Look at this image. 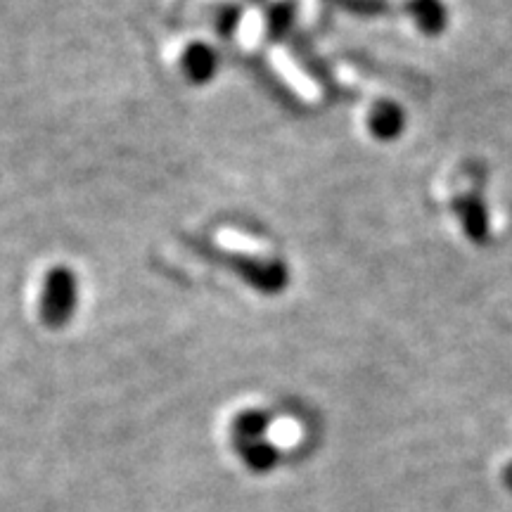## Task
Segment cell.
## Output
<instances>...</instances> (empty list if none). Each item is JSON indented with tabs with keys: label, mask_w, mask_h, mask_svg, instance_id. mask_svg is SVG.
Masks as SVG:
<instances>
[{
	"label": "cell",
	"mask_w": 512,
	"mask_h": 512,
	"mask_svg": "<svg viewBox=\"0 0 512 512\" xmlns=\"http://www.w3.org/2000/svg\"><path fill=\"white\" fill-rule=\"evenodd\" d=\"M79 304V280L72 268H50L43 280L41 292V320L50 330H62L69 323Z\"/></svg>",
	"instance_id": "6da1fadb"
},
{
	"label": "cell",
	"mask_w": 512,
	"mask_h": 512,
	"mask_svg": "<svg viewBox=\"0 0 512 512\" xmlns=\"http://www.w3.org/2000/svg\"><path fill=\"white\" fill-rule=\"evenodd\" d=\"M235 268L242 278L247 280L249 285L256 287L264 294H278L287 287V268L280 264V261H264V259H252V256H240V259H233Z\"/></svg>",
	"instance_id": "7a4b0ae2"
},
{
	"label": "cell",
	"mask_w": 512,
	"mask_h": 512,
	"mask_svg": "<svg viewBox=\"0 0 512 512\" xmlns=\"http://www.w3.org/2000/svg\"><path fill=\"white\" fill-rule=\"evenodd\" d=\"M453 211H456L460 226H463L465 235L472 242H484L489 238V211H486L482 197L475 195V192L460 195L453 202Z\"/></svg>",
	"instance_id": "3957f363"
},
{
	"label": "cell",
	"mask_w": 512,
	"mask_h": 512,
	"mask_svg": "<svg viewBox=\"0 0 512 512\" xmlns=\"http://www.w3.org/2000/svg\"><path fill=\"white\" fill-rule=\"evenodd\" d=\"M181 67H183L185 79L195 83V86H204V83H209L216 76V69H219V55H216V50L207 46V43L202 41L190 43V46L183 50Z\"/></svg>",
	"instance_id": "277c9868"
},
{
	"label": "cell",
	"mask_w": 512,
	"mask_h": 512,
	"mask_svg": "<svg viewBox=\"0 0 512 512\" xmlns=\"http://www.w3.org/2000/svg\"><path fill=\"white\" fill-rule=\"evenodd\" d=\"M401 10L425 36H441L448 27V8L444 0H406Z\"/></svg>",
	"instance_id": "5b68a950"
},
{
	"label": "cell",
	"mask_w": 512,
	"mask_h": 512,
	"mask_svg": "<svg viewBox=\"0 0 512 512\" xmlns=\"http://www.w3.org/2000/svg\"><path fill=\"white\" fill-rule=\"evenodd\" d=\"M368 128L373 138L382 140V143H392L406 128V114L396 102L382 100L370 110L368 114Z\"/></svg>",
	"instance_id": "8992f818"
},
{
	"label": "cell",
	"mask_w": 512,
	"mask_h": 512,
	"mask_svg": "<svg viewBox=\"0 0 512 512\" xmlns=\"http://www.w3.org/2000/svg\"><path fill=\"white\" fill-rule=\"evenodd\" d=\"M299 3L297 0H275L266 12V34L273 41H283L292 34L294 24H297Z\"/></svg>",
	"instance_id": "52a82bcc"
},
{
	"label": "cell",
	"mask_w": 512,
	"mask_h": 512,
	"mask_svg": "<svg viewBox=\"0 0 512 512\" xmlns=\"http://www.w3.org/2000/svg\"><path fill=\"white\" fill-rule=\"evenodd\" d=\"M268 430V415L264 411H245L240 413L233 422L235 439L240 444H249V441H259Z\"/></svg>",
	"instance_id": "ba28073f"
},
{
	"label": "cell",
	"mask_w": 512,
	"mask_h": 512,
	"mask_svg": "<svg viewBox=\"0 0 512 512\" xmlns=\"http://www.w3.org/2000/svg\"><path fill=\"white\" fill-rule=\"evenodd\" d=\"M242 458H245V463L252 467V470L264 472L271 470V467L278 463V448L266 439L249 441V444L242 446Z\"/></svg>",
	"instance_id": "9c48e42d"
},
{
	"label": "cell",
	"mask_w": 512,
	"mask_h": 512,
	"mask_svg": "<svg viewBox=\"0 0 512 512\" xmlns=\"http://www.w3.org/2000/svg\"><path fill=\"white\" fill-rule=\"evenodd\" d=\"M335 5H339L344 12H349V15L363 19L387 17L396 12V5L392 0H337Z\"/></svg>",
	"instance_id": "30bf717a"
},
{
	"label": "cell",
	"mask_w": 512,
	"mask_h": 512,
	"mask_svg": "<svg viewBox=\"0 0 512 512\" xmlns=\"http://www.w3.org/2000/svg\"><path fill=\"white\" fill-rule=\"evenodd\" d=\"M240 22H242V10L238 8V5H226V8L219 12V19H216V27H219V34L221 36L230 38V36L235 34V31H238Z\"/></svg>",
	"instance_id": "8fae6325"
},
{
	"label": "cell",
	"mask_w": 512,
	"mask_h": 512,
	"mask_svg": "<svg viewBox=\"0 0 512 512\" xmlns=\"http://www.w3.org/2000/svg\"><path fill=\"white\" fill-rule=\"evenodd\" d=\"M503 482H505V486H508V489H512V463L503 470Z\"/></svg>",
	"instance_id": "7c38bea8"
},
{
	"label": "cell",
	"mask_w": 512,
	"mask_h": 512,
	"mask_svg": "<svg viewBox=\"0 0 512 512\" xmlns=\"http://www.w3.org/2000/svg\"><path fill=\"white\" fill-rule=\"evenodd\" d=\"M325 3H337V0H325Z\"/></svg>",
	"instance_id": "4fadbf2b"
}]
</instances>
